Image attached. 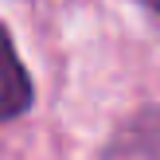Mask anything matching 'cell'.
Listing matches in <instances>:
<instances>
[{
    "label": "cell",
    "instance_id": "6da1fadb",
    "mask_svg": "<svg viewBox=\"0 0 160 160\" xmlns=\"http://www.w3.org/2000/svg\"><path fill=\"white\" fill-rule=\"evenodd\" d=\"M28 106H31V78L12 47V35L0 28V121L20 117Z\"/></svg>",
    "mask_w": 160,
    "mask_h": 160
},
{
    "label": "cell",
    "instance_id": "7a4b0ae2",
    "mask_svg": "<svg viewBox=\"0 0 160 160\" xmlns=\"http://www.w3.org/2000/svg\"><path fill=\"white\" fill-rule=\"evenodd\" d=\"M141 4H145V8H148V12H152V16H156V20H160V0H141Z\"/></svg>",
    "mask_w": 160,
    "mask_h": 160
}]
</instances>
